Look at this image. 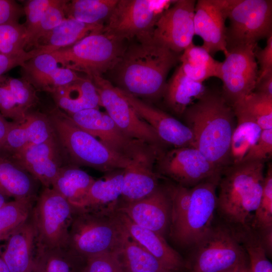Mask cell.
I'll return each instance as SVG.
<instances>
[{
    "instance_id": "obj_48",
    "label": "cell",
    "mask_w": 272,
    "mask_h": 272,
    "mask_svg": "<svg viewBox=\"0 0 272 272\" xmlns=\"http://www.w3.org/2000/svg\"><path fill=\"white\" fill-rule=\"evenodd\" d=\"M38 54L34 48L16 54L0 53V76L16 66H21L26 61Z\"/></svg>"
},
{
    "instance_id": "obj_47",
    "label": "cell",
    "mask_w": 272,
    "mask_h": 272,
    "mask_svg": "<svg viewBox=\"0 0 272 272\" xmlns=\"http://www.w3.org/2000/svg\"><path fill=\"white\" fill-rule=\"evenodd\" d=\"M83 272H121L112 252L105 253L86 258Z\"/></svg>"
},
{
    "instance_id": "obj_21",
    "label": "cell",
    "mask_w": 272,
    "mask_h": 272,
    "mask_svg": "<svg viewBox=\"0 0 272 272\" xmlns=\"http://www.w3.org/2000/svg\"><path fill=\"white\" fill-rule=\"evenodd\" d=\"M20 73L21 78L36 91L50 93L82 77L78 73L59 65L51 53L39 54L26 61L21 66Z\"/></svg>"
},
{
    "instance_id": "obj_31",
    "label": "cell",
    "mask_w": 272,
    "mask_h": 272,
    "mask_svg": "<svg viewBox=\"0 0 272 272\" xmlns=\"http://www.w3.org/2000/svg\"><path fill=\"white\" fill-rule=\"evenodd\" d=\"M35 180L20 166L0 156V191L7 197L36 196Z\"/></svg>"
},
{
    "instance_id": "obj_20",
    "label": "cell",
    "mask_w": 272,
    "mask_h": 272,
    "mask_svg": "<svg viewBox=\"0 0 272 272\" xmlns=\"http://www.w3.org/2000/svg\"><path fill=\"white\" fill-rule=\"evenodd\" d=\"M225 16L219 0H198L194 8L195 35L203 41L201 46L212 56L219 51L227 53Z\"/></svg>"
},
{
    "instance_id": "obj_2",
    "label": "cell",
    "mask_w": 272,
    "mask_h": 272,
    "mask_svg": "<svg viewBox=\"0 0 272 272\" xmlns=\"http://www.w3.org/2000/svg\"><path fill=\"white\" fill-rule=\"evenodd\" d=\"M221 176L213 177L191 188L176 184L170 186L172 212L168 237L180 248L188 251L214 224L216 190Z\"/></svg>"
},
{
    "instance_id": "obj_49",
    "label": "cell",
    "mask_w": 272,
    "mask_h": 272,
    "mask_svg": "<svg viewBox=\"0 0 272 272\" xmlns=\"http://www.w3.org/2000/svg\"><path fill=\"white\" fill-rule=\"evenodd\" d=\"M25 15L23 6L13 0H0V25L18 22Z\"/></svg>"
},
{
    "instance_id": "obj_1",
    "label": "cell",
    "mask_w": 272,
    "mask_h": 272,
    "mask_svg": "<svg viewBox=\"0 0 272 272\" xmlns=\"http://www.w3.org/2000/svg\"><path fill=\"white\" fill-rule=\"evenodd\" d=\"M182 115L193 133L194 148L222 172L231 166L230 143L236 120L222 95L207 90Z\"/></svg>"
},
{
    "instance_id": "obj_4",
    "label": "cell",
    "mask_w": 272,
    "mask_h": 272,
    "mask_svg": "<svg viewBox=\"0 0 272 272\" xmlns=\"http://www.w3.org/2000/svg\"><path fill=\"white\" fill-rule=\"evenodd\" d=\"M264 162H242L222 172L216 212L223 222L232 227L250 223L261 197Z\"/></svg>"
},
{
    "instance_id": "obj_23",
    "label": "cell",
    "mask_w": 272,
    "mask_h": 272,
    "mask_svg": "<svg viewBox=\"0 0 272 272\" xmlns=\"http://www.w3.org/2000/svg\"><path fill=\"white\" fill-rule=\"evenodd\" d=\"M5 241V245L0 248V257L9 271L31 272L36 249V236L30 218Z\"/></svg>"
},
{
    "instance_id": "obj_54",
    "label": "cell",
    "mask_w": 272,
    "mask_h": 272,
    "mask_svg": "<svg viewBox=\"0 0 272 272\" xmlns=\"http://www.w3.org/2000/svg\"><path fill=\"white\" fill-rule=\"evenodd\" d=\"M7 197L0 191V208H1L6 202Z\"/></svg>"
},
{
    "instance_id": "obj_14",
    "label": "cell",
    "mask_w": 272,
    "mask_h": 272,
    "mask_svg": "<svg viewBox=\"0 0 272 272\" xmlns=\"http://www.w3.org/2000/svg\"><path fill=\"white\" fill-rule=\"evenodd\" d=\"M256 46L251 44L227 49L222 62V96L231 106L254 90L259 72L254 52Z\"/></svg>"
},
{
    "instance_id": "obj_25",
    "label": "cell",
    "mask_w": 272,
    "mask_h": 272,
    "mask_svg": "<svg viewBox=\"0 0 272 272\" xmlns=\"http://www.w3.org/2000/svg\"><path fill=\"white\" fill-rule=\"evenodd\" d=\"M51 94L57 107L67 114L101 106L96 89L87 76L56 88Z\"/></svg>"
},
{
    "instance_id": "obj_51",
    "label": "cell",
    "mask_w": 272,
    "mask_h": 272,
    "mask_svg": "<svg viewBox=\"0 0 272 272\" xmlns=\"http://www.w3.org/2000/svg\"><path fill=\"white\" fill-rule=\"evenodd\" d=\"M253 92L272 97V72L257 81Z\"/></svg>"
},
{
    "instance_id": "obj_16",
    "label": "cell",
    "mask_w": 272,
    "mask_h": 272,
    "mask_svg": "<svg viewBox=\"0 0 272 272\" xmlns=\"http://www.w3.org/2000/svg\"><path fill=\"white\" fill-rule=\"evenodd\" d=\"M195 1L177 0L156 23L152 39L171 50L182 52L193 43Z\"/></svg>"
},
{
    "instance_id": "obj_43",
    "label": "cell",
    "mask_w": 272,
    "mask_h": 272,
    "mask_svg": "<svg viewBox=\"0 0 272 272\" xmlns=\"http://www.w3.org/2000/svg\"><path fill=\"white\" fill-rule=\"evenodd\" d=\"M7 85L21 110L26 115L38 102L36 89L22 78L6 76Z\"/></svg>"
},
{
    "instance_id": "obj_11",
    "label": "cell",
    "mask_w": 272,
    "mask_h": 272,
    "mask_svg": "<svg viewBox=\"0 0 272 272\" xmlns=\"http://www.w3.org/2000/svg\"><path fill=\"white\" fill-rule=\"evenodd\" d=\"M174 1L118 0L103 30L124 41H149L158 20Z\"/></svg>"
},
{
    "instance_id": "obj_46",
    "label": "cell",
    "mask_w": 272,
    "mask_h": 272,
    "mask_svg": "<svg viewBox=\"0 0 272 272\" xmlns=\"http://www.w3.org/2000/svg\"><path fill=\"white\" fill-rule=\"evenodd\" d=\"M272 155V128L262 130L255 145L241 162L252 161H265Z\"/></svg>"
},
{
    "instance_id": "obj_56",
    "label": "cell",
    "mask_w": 272,
    "mask_h": 272,
    "mask_svg": "<svg viewBox=\"0 0 272 272\" xmlns=\"http://www.w3.org/2000/svg\"><path fill=\"white\" fill-rule=\"evenodd\" d=\"M248 266L246 267V268L243 270V272H248Z\"/></svg>"
},
{
    "instance_id": "obj_18",
    "label": "cell",
    "mask_w": 272,
    "mask_h": 272,
    "mask_svg": "<svg viewBox=\"0 0 272 272\" xmlns=\"http://www.w3.org/2000/svg\"><path fill=\"white\" fill-rule=\"evenodd\" d=\"M119 89L138 116L153 128L165 144L172 145L174 148H194L193 133L185 124L164 111Z\"/></svg>"
},
{
    "instance_id": "obj_22",
    "label": "cell",
    "mask_w": 272,
    "mask_h": 272,
    "mask_svg": "<svg viewBox=\"0 0 272 272\" xmlns=\"http://www.w3.org/2000/svg\"><path fill=\"white\" fill-rule=\"evenodd\" d=\"M115 213L127 234L157 258L167 268L184 272V257L170 246L166 239L156 232L140 226L131 221L123 213Z\"/></svg>"
},
{
    "instance_id": "obj_44",
    "label": "cell",
    "mask_w": 272,
    "mask_h": 272,
    "mask_svg": "<svg viewBox=\"0 0 272 272\" xmlns=\"http://www.w3.org/2000/svg\"><path fill=\"white\" fill-rule=\"evenodd\" d=\"M67 1L66 0H52L44 13L36 34L34 48L36 46L40 38L58 25L66 18L65 6Z\"/></svg>"
},
{
    "instance_id": "obj_32",
    "label": "cell",
    "mask_w": 272,
    "mask_h": 272,
    "mask_svg": "<svg viewBox=\"0 0 272 272\" xmlns=\"http://www.w3.org/2000/svg\"><path fill=\"white\" fill-rule=\"evenodd\" d=\"M184 74L192 80L203 83L211 77L220 79L222 62L213 58L203 47L192 43L179 57Z\"/></svg>"
},
{
    "instance_id": "obj_40",
    "label": "cell",
    "mask_w": 272,
    "mask_h": 272,
    "mask_svg": "<svg viewBox=\"0 0 272 272\" xmlns=\"http://www.w3.org/2000/svg\"><path fill=\"white\" fill-rule=\"evenodd\" d=\"M26 40L24 24L18 22L0 25V53L16 54L26 51Z\"/></svg>"
},
{
    "instance_id": "obj_13",
    "label": "cell",
    "mask_w": 272,
    "mask_h": 272,
    "mask_svg": "<svg viewBox=\"0 0 272 272\" xmlns=\"http://www.w3.org/2000/svg\"><path fill=\"white\" fill-rule=\"evenodd\" d=\"M99 96L101 106L116 125L128 137L153 147L164 149L165 144L153 128L140 118L122 95L102 76L91 79Z\"/></svg>"
},
{
    "instance_id": "obj_29",
    "label": "cell",
    "mask_w": 272,
    "mask_h": 272,
    "mask_svg": "<svg viewBox=\"0 0 272 272\" xmlns=\"http://www.w3.org/2000/svg\"><path fill=\"white\" fill-rule=\"evenodd\" d=\"M86 261L69 247H36L31 272H83Z\"/></svg>"
},
{
    "instance_id": "obj_7",
    "label": "cell",
    "mask_w": 272,
    "mask_h": 272,
    "mask_svg": "<svg viewBox=\"0 0 272 272\" xmlns=\"http://www.w3.org/2000/svg\"><path fill=\"white\" fill-rule=\"evenodd\" d=\"M124 41L103 29L50 53L61 67L91 79L115 69L127 47Z\"/></svg>"
},
{
    "instance_id": "obj_45",
    "label": "cell",
    "mask_w": 272,
    "mask_h": 272,
    "mask_svg": "<svg viewBox=\"0 0 272 272\" xmlns=\"http://www.w3.org/2000/svg\"><path fill=\"white\" fill-rule=\"evenodd\" d=\"M0 113L7 119L18 124L24 122L27 115L18 105L4 75L0 76Z\"/></svg>"
},
{
    "instance_id": "obj_52",
    "label": "cell",
    "mask_w": 272,
    "mask_h": 272,
    "mask_svg": "<svg viewBox=\"0 0 272 272\" xmlns=\"http://www.w3.org/2000/svg\"><path fill=\"white\" fill-rule=\"evenodd\" d=\"M15 123L9 121L0 113V147L3 144L7 134Z\"/></svg>"
},
{
    "instance_id": "obj_42",
    "label": "cell",
    "mask_w": 272,
    "mask_h": 272,
    "mask_svg": "<svg viewBox=\"0 0 272 272\" xmlns=\"http://www.w3.org/2000/svg\"><path fill=\"white\" fill-rule=\"evenodd\" d=\"M52 0H29L23 6L26 21L24 24L26 31V49L34 46V39L44 13Z\"/></svg>"
},
{
    "instance_id": "obj_6",
    "label": "cell",
    "mask_w": 272,
    "mask_h": 272,
    "mask_svg": "<svg viewBox=\"0 0 272 272\" xmlns=\"http://www.w3.org/2000/svg\"><path fill=\"white\" fill-rule=\"evenodd\" d=\"M115 208V205L100 210L74 208L68 247L85 258L112 253L123 233Z\"/></svg>"
},
{
    "instance_id": "obj_39",
    "label": "cell",
    "mask_w": 272,
    "mask_h": 272,
    "mask_svg": "<svg viewBox=\"0 0 272 272\" xmlns=\"http://www.w3.org/2000/svg\"><path fill=\"white\" fill-rule=\"evenodd\" d=\"M241 243L248 256V272H272V264L256 234L244 235L241 239Z\"/></svg>"
},
{
    "instance_id": "obj_5",
    "label": "cell",
    "mask_w": 272,
    "mask_h": 272,
    "mask_svg": "<svg viewBox=\"0 0 272 272\" xmlns=\"http://www.w3.org/2000/svg\"><path fill=\"white\" fill-rule=\"evenodd\" d=\"M57 141L75 162L102 172L125 169L133 160L110 150L56 107L47 114Z\"/></svg>"
},
{
    "instance_id": "obj_33",
    "label": "cell",
    "mask_w": 272,
    "mask_h": 272,
    "mask_svg": "<svg viewBox=\"0 0 272 272\" xmlns=\"http://www.w3.org/2000/svg\"><path fill=\"white\" fill-rule=\"evenodd\" d=\"M94 180L91 175L79 168L65 166L60 167L51 187L76 208Z\"/></svg>"
},
{
    "instance_id": "obj_9",
    "label": "cell",
    "mask_w": 272,
    "mask_h": 272,
    "mask_svg": "<svg viewBox=\"0 0 272 272\" xmlns=\"http://www.w3.org/2000/svg\"><path fill=\"white\" fill-rule=\"evenodd\" d=\"M229 21L226 27L227 49L257 44L272 35V1L219 0Z\"/></svg>"
},
{
    "instance_id": "obj_28",
    "label": "cell",
    "mask_w": 272,
    "mask_h": 272,
    "mask_svg": "<svg viewBox=\"0 0 272 272\" xmlns=\"http://www.w3.org/2000/svg\"><path fill=\"white\" fill-rule=\"evenodd\" d=\"M206 91L203 83L189 78L179 65L167 83L164 96L168 107L176 114L182 115Z\"/></svg>"
},
{
    "instance_id": "obj_12",
    "label": "cell",
    "mask_w": 272,
    "mask_h": 272,
    "mask_svg": "<svg viewBox=\"0 0 272 272\" xmlns=\"http://www.w3.org/2000/svg\"><path fill=\"white\" fill-rule=\"evenodd\" d=\"M67 115L78 126L110 150L130 160L154 155L160 150L128 137L106 112H101L99 109L91 108Z\"/></svg>"
},
{
    "instance_id": "obj_10",
    "label": "cell",
    "mask_w": 272,
    "mask_h": 272,
    "mask_svg": "<svg viewBox=\"0 0 272 272\" xmlns=\"http://www.w3.org/2000/svg\"><path fill=\"white\" fill-rule=\"evenodd\" d=\"M74 208L51 187H44L37 197L30 219L36 236V247H68Z\"/></svg>"
},
{
    "instance_id": "obj_8",
    "label": "cell",
    "mask_w": 272,
    "mask_h": 272,
    "mask_svg": "<svg viewBox=\"0 0 272 272\" xmlns=\"http://www.w3.org/2000/svg\"><path fill=\"white\" fill-rule=\"evenodd\" d=\"M188 251L184 272H223L248 262L234 228L223 221L214 223Z\"/></svg>"
},
{
    "instance_id": "obj_38",
    "label": "cell",
    "mask_w": 272,
    "mask_h": 272,
    "mask_svg": "<svg viewBox=\"0 0 272 272\" xmlns=\"http://www.w3.org/2000/svg\"><path fill=\"white\" fill-rule=\"evenodd\" d=\"M232 107L252 118L262 130L272 128V97L253 92Z\"/></svg>"
},
{
    "instance_id": "obj_53",
    "label": "cell",
    "mask_w": 272,
    "mask_h": 272,
    "mask_svg": "<svg viewBox=\"0 0 272 272\" xmlns=\"http://www.w3.org/2000/svg\"><path fill=\"white\" fill-rule=\"evenodd\" d=\"M0 272H10L9 269L3 260V259L0 257Z\"/></svg>"
},
{
    "instance_id": "obj_24",
    "label": "cell",
    "mask_w": 272,
    "mask_h": 272,
    "mask_svg": "<svg viewBox=\"0 0 272 272\" xmlns=\"http://www.w3.org/2000/svg\"><path fill=\"white\" fill-rule=\"evenodd\" d=\"M158 154L133 160L124 169L121 201L131 202L142 199L159 186L158 175L153 170Z\"/></svg>"
},
{
    "instance_id": "obj_17",
    "label": "cell",
    "mask_w": 272,
    "mask_h": 272,
    "mask_svg": "<svg viewBox=\"0 0 272 272\" xmlns=\"http://www.w3.org/2000/svg\"><path fill=\"white\" fill-rule=\"evenodd\" d=\"M115 209L137 225L166 239L171 221L172 202L166 185H161L147 196L131 202L120 201Z\"/></svg>"
},
{
    "instance_id": "obj_3",
    "label": "cell",
    "mask_w": 272,
    "mask_h": 272,
    "mask_svg": "<svg viewBox=\"0 0 272 272\" xmlns=\"http://www.w3.org/2000/svg\"><path fill=\"white\" fill-rule=\"evenodd\" d=\"M152 39L126 47L116 66L120 89L151 98L164 96L170 71L180 55Z\"/></svg>"
},
{
    "instance_id": "obj_41",
    "label": "cell",
    "mask_w": 272,
    "mask_h": 272,
    "mask_svg": "<svg viewBox=\"0 0 272 272\" xmlns=\"http://www.w3.org/2000/svg\"><path fill=\"white\" fill-rule=\"evenodd\" d=\"M24 122L29 146L42 143L55 137L47 114L30 111Z\"/></svg>"
},
{
    "instance_id": "obj_27",
    "label": "cell",
    "mask_w": 272,
    "mask_h": 272,
    "mask_svg": "<svg viewBox=\"0 0 272 272\" xmlns=\"http://www.w3.org/2000/svg\"><path fill=\"white\" fill-rule=\"evenodd\" d=\"M123 229L120 242L112 252L121 272H159L169 269Z\"/></svg>"
},
{
    "instance_id": "obj_30",
    "label": "cell",
    "mask_w": 272,
    "mask_h": 272,
    "mask_svg": "<svg viewBox=\"0 0 272 272\" xmlns=\"http://www.w3.org/2000/svg\"><path fill=\"white\" fill-rule=\"evenodd\" d=\"M124 170L95 180L84 198L75 208L100 210L114 206L121 196Z\"/></svg>"
},
{
    "instance_id": "obj_15",
    "label": "cell",
    "mask_w": 272,
    "mask_h": 272,
    "mask_svg": "<svg viewBox=\"0 0 272 272\" xmlns=\"http://www.w3.org/2000/svg\"><path fill=\"white\" fill-rule=\"evenodd\" d=\"M155 163L160 174L186 187H193L222 173L193 147L162 150Z\"/></svg>"
},
{
    "instance_id": "obj_36",
    "label": "cell",
    "mask_w": 272,
    "mask_h": 272,
    "mask_svg": "<svg viewBox=\"0 0 272 272\" xmlns=\"http://www.w3.org/2000/svg\"><path fill=\"white\" fill-rule=\"evenodd\" d=\"M36 198L35 196L14 199L0 208V242L30 218Z\"/></svg>"
},
{
    "instance_id": "obj_37",
    "label": "cell",
    "mask_w": 272,
    "mask_h": 272,
    "mask_svg": "<svg viewBox=\"0 0 272 272\" xmlns=\"http://www.w3.org/2000/svg\"><path fill=\"white\" fill-rule=\"evenodd\" d=\"M259 238L272 235V167L269 165L264 175L259 205L249 223Z\"/></svg>"
},
{
    "instance_id": "obj_34",
    "label": "cell",
    "mask_w": 272,
    "mask_h": 272,
    "mask_svg": "<svg viewBox=\"0 0 272 272\" xmlns=\"http://www.w3.org/2000/svg\"><path fill=\"white\" fill-rule=\"evenodd\" d=\"M236 124L230 143V159L232 165L241 162L257 141L262 129L250 117L242 111L233 108Z\"/></svg>"
},
{
    "instance_id": "obj_35",
    "label": "cell",
    "mask_w": 272,
    "mask_h": 272,
    "mask_svg": "<svg viewBox=\"0 0 272 272\" xmlns=\"http://www.w3.org/2000/svg\"><path fill=\"white\" fill-rule=\"evenodd\" d=\"M118 0L67 1L65 6L67 18L89 24L104 25Z\"/></svg>"
},
{
    "instance_id": "obj_19",
    "label": "cell",
    "mask_w": 272,
    "mask_h": 272,
    "mask_svg": "<svg viewBox=\"0 0 272 272\" xmlns=\"http://www.w3.org/2000/svg\"><path fill=\"white\" fill-rule=\"evenodd\" d=\"M57 144L55 137L29 145L8 160L25 170L44 187H51L62 167Z\"/></svg>"
},
{
    "instance_id": "obj_55",
    "label": "cell",
    "mask_w": 272,
    "mask_h": 272,
    "mask_svg": "<svg viewBox=\"0 0 272 272\" xmlns=\"http://www.w3.org/2000/svg\"><path fill=\"white\" fill-rule=\"evenodd\" d=\"M159 272H179V271L166 269V270H164L160 271H159Z\"/></svg>"
},
{
    "instance_id": "obj_50",
    "label": "cell",
    "mask_w": 272,
    "mask_h": 272,
    "mask_svg": "<svg viewBox=\"0 0 272 272\" xmlns=\"http://www.w3.org/2000/svg\"><path fill=\"white\" fill-rule=\"evenodd\" d=\"M254 52L260 66L258 80L272 72V35L266 38V44L263 48H257L256 46Z\"/></svg>"
},
{
    "instance_id": "obj_26",
    "label": "cell",
    "mask_w": 272,
    "mask_h": 272,
    "mask_svg": "<svg viewBox=\"0 0 272 272\" xmlns=\"http://www.w3.org/2000/svg\"><path fill=\"white\" fill-rule=\"evenodd\" d=\"M104 26L86 24L66 17L40 38L34 48L37 49L40 54L50 53L70 46L93 32L102 30Z\"/></svg>"
}]
</instances>
